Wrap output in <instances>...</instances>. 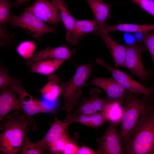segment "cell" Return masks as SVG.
I'll return each instance as SVG.
<instances>
[{
	"label": "cell",
	"mask_w": 154,
	"mask_h": 154,
	"mask_svg": "<svg viewBox=\"0 0 154 154\" xmlns=\"http://www.w3.org/2000/svg\"><path fill=\"white\" fill-rule=\"evenodd\" d=\"M139 119L127 146L123 147L128 154H154V93L144 95Z\"/></svg>",
	"instance_id": "obj_1"
},
{
	"label": "cell",
	"mask_w": 154,
	"mask_h": 154,
	"mask_svg": "<svg viewBox=\"0 0 154 154\" xmlns=\"http://www.w3.org/2000/svg\"><path fill=\"white\" fill-rule=\"evenodd\" d=\"M0 151L4 154H17L21 149L25 135L27 130L35 131L33 118L23 111H16L0 123Z\"/></svg>",
	"instance_id": "obj_2"
},
{
	"label": "cell",
	"mask_w": 154,
	"mask_h": 154,
	"mask_svg": "<svg viewBox=\"0 0 154 154\" xmlns=\"http://www.w3.org/2000/svg\"><path fill=\"white\" fill-rule=\"evenodd\" d=\"M93 67L92 63L81 65L76 69L71 79L62 82L60 86L63 99L64 104L62 109L67 112H71L78 104L81 96L82 88L85 86L86 82L90 76Z\"/></svg>",
	"instance_id": "obj_3"
},
{
	"label": "cell",
	"mask_w": 154,
	"mask_h": 154,
	"mask_svg": "<svg viewBox=\"0 0 154 154\" xmlns=\"http://www.w3.org/2000/svg\"><path fill=\"white\" fill-rule=\"evenodd\" d=\"M118 132L122 147L127 145L139 122L143 100L127 91Z\"/></svg>",
	"instance_id": "obj_4"
},
{
	"label": "cell",
	"mask_w": 154,
	"mask_h": 154,
	"mask_svg": "<svg viewBox=\"0 0 154 154\" xmlns=\"http://www.w3.org/2000/svg\"><path fill=\"white\" fill-rule=\"evenodd\" d=\"M13 27H20L36 39L40 40L44 34L55 33V28L51 27L25 9L24 11L18 16L10 13L9 23Z\"/></svg>",
	"instance_id": "obj_5"
},
{
	"label": "cell",
	"mask_w": 154,
	"mask_h": 154,
	"mask_svg": "<svg viewBox=\"0 0 154 154\" xmlns=\"http://www.w3.org/2000/svg\"><path fill=\"white\" fill-rule=\"evenodd\" d=\"M126 47L124 68L138 77L143 84H145L153 75L152 71L145 68L142 60L141 53L146 48L139 43Z\"/></svg>",
	"instance_id": "obj_6"
},
{
	"label": "cell",
	"mask_w": 154,
	"mask_h": 154,
	"mask_svg": "<svg viewBox=\"0 0 154 154\" xmlns=\"http://www.w3.org/2000/svg\"><path fill=\"white\" fill-rule=\"evenodd\" d=\"M98 65L107 69L112 75V77L127 90L135 94H149L153 92L151 87L147 88L133 79L130 76L116 68L111 66L102 59H96Z\"/></svg>",
	"instance_id": "obj_7"
},
{
	"label": "cell",
	"mask_w": 154,
	"mask_h": 154,
	"mask_svg": "<svg viewBox=\"0 0 154 154\" xmlns=\"http://www.w3.org/2000/svg\"><path fill=\"white\" fill-rule=\"evenodd\" d=\"M118 123L110 122L104 134L97 139V154H124L117 127Z\"/></svg>",
	"instance_id": "obj_8"
},
{
	"label": "cell",
	"mask_w": 154,
	"mask_h": 154,
	"mask_svg": "<svg viewBox=\"0 0 154 154\" xmlns=\"http://www.w3.org/2000/svg\"><path fill=\"white\" fill-rule=\"evenodd\" d=\"M93 85L103 89L106 94V99L111 102L121 104L124 102L127 90L118 83L112 77H95L85 84Z\"/></svg>",
	"instance_id": "obj_9"
},
{
	"label": "cell",
	"mask_w": 154,
	"mask_h": 154,
	"mask_svg": "<svg viewBox=\"0 0 154 154\" xmlns=\"http://www.w3.org/2000/svg\"><path fill=\"white\" fill-rule=\"evenodd\" d=\"M26 9L45 23L57 26L62 21L56 6L51 0H35L32 5Z\"/></svg>",
	"instance_id": "obj_10"
},
{
	"label": "cell",
	"mask_w": 154,
	"mask_h": 154,
	"mask_svg": "<svg viewBox=\"0 0 154 154\" xmlns=\"http://www.w3.org/2000/svg\"><path fill=\"white\" fill-rule=\"evenodd\" d=\"M102 91L95 88L89 92L90 97L83 98L74 113L77 114H90L102 111L108 102L106 99L100 97Z\"/></svg>",
	"instance_id": "obj_11"
},
{
	"label": "cell",
	"mask_w": 154,
	"mask_h": 154,
	"mask_svg": "<svg viewBox=\"0 0 154 154\" xmlns=\"http://www.w3.org/2000/svg\"><path fill=\"white\" fill-rule=\"evenodd\" d=\"M74 52L66 45L54 48L48 47L37 52L32 58L27 60L25 63L31 66L35 63L45 60L56 59L65 61L70 59Z\"/></svg>",
	"instance_id": "obj_12"
},
{
	"label": "cell",
	"mask_w": 154,
	"mask_h": 154,
	"mask_svg": "<svg viewBox=\"0 0 154 154\" xmlns=\"http://www.w3.org/2000/svg\"><path fill=\"white\" fill-rule=\"evenodd\" d=\"M54 3L64 25L66 31L65 38L67 42L76 46L75 24L76 20L70 12L64 0H50Z\"/></svg>",
	"instance_id": "obj_13"
},
{
	"label": "cell",
	"mask_w": 154,
	"mask_h": 154,
	"mask_svg": "<svg viewBox=\"0 0 154 154\" xmlns=\"http://www.w3.org/2000/svg\"><path fill=\"white\" fill-rule=\"evenodd\" d=\"M0 89V121L2 122L5 115L9 112L13 110L23 111L19 97L11 87Z\"/></svg>",
	"instance_id": "obj_14"
},
{
	"label": "cell",
	"mask_w": 154,
	"mask_h": 154,
	"mask_svg": "<svg viewBox=\"0 0 154 154\" xmlns=\"http://www.w3.org/2000/svg\"><path fill=\"white\" fill-rule=\"evenodd\" d=\"M93 33L100 37L105 43L113 58L115 67L124 68L126 46L117 42L108 33L96 30Z\"/></svg>",
	"instance_id": "obj_15"
},
{
	"label": "cell",
	"mask_w": 154,
	"mask_h": 154,
	"mask_svg": "<svg viewBox=\"0 0 154 154\" xmlns=\"http://www.w3.org/2000/svg\"><path fill=\"white\" fill-rule=\"evenodd\" d=\"M18 96L23 110L27 116L41 112L39 100L29 94L22 85L21 81L10 86Z\"/></svg>",
	"instance_id": "obj_16"
},
{
	"label": "cell",
	"mask_w": 154,
	"mask_h": 154,
	"mask_svg": "<svg viewBox=\"0 0 154 154\" xmlns=\"http://www.w3.org/2000/svg\"><path fill=\"white\" fill-rule=\"evenodd\" d=\"M96 30L108 33L112 31H120L131 33L138 32H148L150 31H154V24L141 25L120 23L114 25L104 24L102 26H99Z\"/></svg>",
	"instance_id": "obj_17"
},
{
	"label": "cell",
	"mask_w": 154,
	"mask_h": 154,
	"mask_svg": "<svg viewBox=\"0 0 154 154\" xmlns=\"http://www.w3.org/2000/svg\"><path fill=\"white\" fill-rule=\"evenodd\" d=\"M94 14V19L99 26H102L110 16V8L112 5L104 0H86Z\"/></svg>",
	"instance_id": "obj_18"
},
{
	"label": "cell",
	"mask_w": 154,
	"mask_h": 154,
	"mask_svg": "<svg viewBox=\"0 0 154 154\" xmlns=\"http://www.w3.org/2000/svg\"><path fill=\"white\" fill-rule=\"evenodd\" d=\"M55 119L50 127L42 138L47 145L68 134V128L71 124L59 121L54 114Z\"/></svg>",
	"instance_id": "obj_19"
},
{
	"label": "cell",
	"mask_w": 154,
	"mask_h": 154,
	"mask_svg": "<svg viewBox=\"0 0 154 154\" xmlns=\"http://www.w3.org/2000/svg\"><path fill=\"white\" fill-rule=\"evenodd\" d=\"M48 82L40 90L42 97L52 101L57 100L61 94L60 78L56 74L48 76Z\"/></svg>",
	"instance_id": "obj_20"
},
{
	"label": "cell",
	"mask_w": 154,
	"mask_h": 154,
	"mask_svg": "<svg viewBox=\"0 0 154 154\" xmlns=\"http://www.w3.org/2000/svg\"><path fill=\"white\" fill-rule=\"evenodd\" d=\"M65 61L56 59L41 60L31 66V72L49 76L60 67Z\"/></svg>",
	"instance_id": "obj_21"
},
{
	"label": "cell",
	"mask_w": 154,
	"mask_h": 154,
	"mask_svg": "<svg viewBox=\"0 0 154 154\" xmlns=\"http://www.w3.org/2000/svg\"><path fill=\"white\" fill-rule=\"evenodd\" d=\"M47 147L43 138L36 142H32L29 139L27 131L25 135L22 146L20 154H42Z\"/></svg>",
	"instance_id": "obj_22"
},
{
	"label": "cell",
	"mask_w": 154,
	"mask_h": 154,
	"mask_svg": "<svg viewBox=\"0 0 154 154\" xmlns=\"http://www.w3.org/2000/svg\"><path fill=\"white\" fill-rule=\"evenodd\" d=\"M99 26L94 19L76 20L75 24V42L76 45L85 34L93 33Z\"/></svg>",
	"instance_id": "obj_23"
},
{
	"label": "cell",
	"mask_w": 154,
	"mask_h": 154,
	"mask_svg": "<svg viewBox=\"0 0 154 154\" xmlns=\"http://www.w3.org/2000/svg\"><path fill=\"white\" fill-rule=\"evenodd\" d=\"M121 104L117 102H108L101 111L110 122L120 123L123 114V108Z\"/></svg>",
	"instance_id": "obj_24"
},
{
	"label": "cell",
	"mask_w": 154,
	"mask_h": 154,
	"mask_svg": "<svg viewBox=\"0 0 154 154\" xmlns=\"http://www.w3.org/2000/svg\"><path fill=\"white\" fill-rule=\"evenodd\" d=\"M36 48V45L33 41L27 40L20 43L16 50L19 55L27 60L33 56Z\"/></svg>",
	"instance_id": "obj_25"
},
{
	"label": "cell",
	"mask_w": 154,
	"mask_h": 154,
	"mask_svg": "<svg viewBox=\"0 0 154 154\" xmlns=\"http://www.w3.org/2000/svg\"><path fill=\"white\" fill-rule=\"evenodd\" d=\"M71 140L69 134L67 135L48 144L45 151L51 154H62L66 144Z\"/></svg>",
	"instance_id": "obj_26"
},
{
	"label": "cell",
	"mask_w": 154,
	"mask_h": 154,
	"mask_svg": "<svg viewBox=\"0 0 154 154\" xmlns=\"http://www.w3.org/2000/svg\"><path fill=\"white\" fill-rule=\"evenodd\" d=\"M20 81V80L11 76L8 70L1 65L0 67V89L10 87L16 84Z\"/></svg>",
	"instance_id": "obj_27"
},
{
	"label": "cell",
	"mask_w": 154,
	"mask_h": 154,
	"mask_svg": "<svg viewBox=\"0 0 154 154\" xmlns=\"http://www.w3.org/2000/svg\"><path fill=\"white\" fill-rule=\"evenodd\" d=\"M63 121L71 124L76 123L91 127L89 114H77L71 111L68 112L66 117Z\"/></svg>",
	"instance_id": "obj_28"
},
{
	"label": "cell",
	"mask_w": 154,
	"mask_h": 154,
	"mask_svg": "<svg viewBox=\"0 0 154 154\" xmlns=\"http://www.w3.org/2000/svg\"><path fill=\"white\" fill-rule=\"evenodd\" d=\"M12 3L8 0H0V25L9 23L10 18V10Z\"/></svg>",
	"instance_id": "obj_29"
},
{
	"label": "cell",
	"mask_w": 154,
	"mask_h": 154,
	"mask_svg": "<svg viewBox=\"0 0 154 154\" xmlns=\"http://www.w3.org/2000/svg\"><path fill=\"white\" fill-rule=\"evenodd\" d=\"M41 113L56 114L58 102V100L54 101L47 100L42 97L39 100Z\"/></svg>",
	"instance_id": "obj_30"
},
{
	"label": "cell",
	"mask_w": 154,
	"mask_h": 154,
	"mask_svg": "<svg viewBox=\"0 0 154 154\" xmlns=\"http://www.w3.org/2000/svg\"><path fill=\"white\" fill-rule=\"evenodd\" d=\"M146 49L149 52L153 60L154 69V33H147L142 42ZM154 92V81L153 86L151 87Z\"/></svg>",
	"instance_id": "obj_31"
},
{
	"label": "cell",
	"mask_w": 154,
	"mask_h": 154,
	"mask_svg": "<svg viewBox=\"0 0 154 154\" xmlns=\"http://www.w3.org/2000/svg\"><path fill=\"white\" fill-rule=\"evenodd\" d=\"M91 124V127L98 129L108 121L105 116L101 112L89 114Z\"/></svg>",
	"instance_id": "obj_32"
},
{
	"label": "cell",
	"mask_w": 154,
	"mask_h": 154,
	"mask_svg": "<svg viewBox=\"0 0 154 154\" xmlns=\"http://www.w3.org/2000/svg\"><path fill=\"white\" fill-rule=\"evenodd\" d=\"M0 44L3 46L10 45L12 43V35H11L3 25L0 27Z\"/></svg>",
	"instance_id": "obj_33"
},
{
	"label": "cell",
	"mask_w": 154,
	"mask_h": 154,
	"mask_svg": "<svg viewBox=\"0 0 154 154\" xmlns=\"http://www.w3.org/2000/svg\"><path fill=\"white\" fill-rule=\"evenodd\" d=\"M78 149L77 144L71 140L66 144L62 154H75Z\"/></svg>",
	"instance_id": "obj_34"
},
{
	"label": "cell",
	"mask_w": 154,
	"mask_h": 154,
	"mask_svg": "<svg viewBox=\"0 0 154 154\" xmlns=\"http://www.w3.org/2000/svg\"><path fill=\"white\" fill-rule=\"evenodd\" d=\"M123 39L124 42L127 46L135 44L136 41L134 35L131 33H125L123 35Z\"/></svg>",
	"instance_id": "obj_35"
},
{
	"label": "cell",
	"mask_w": 154,
	"mask_h": 154,
	"mask_svg": "<svg viewBox=\"0 0 154 154\" xmlns=\"http://www.w3.org/2000/svg\"><path fill=\"white\" fill-rule=\"evenodd\" d=\"M96 153L92 149L83 145L78 149L76 154H96Z\"/></svg>",
	"instance_id": "obj_36"
},
{
	"label": "cell",
	"mask_w": 154,
	"mask_h": 154,
	"mask_svg": "<svg viewBox=\"0 0 154 154\" xmlns=\"http://www.w3.org/2000/svg\"><path fill=\"white\" fill-rule=\"evenodd\" d=\"M29 0H16L15 3V6L18 7L25 3L27 2Z\"/></svg>",
	"instance_id": "obj_37"
}]
</instances>
